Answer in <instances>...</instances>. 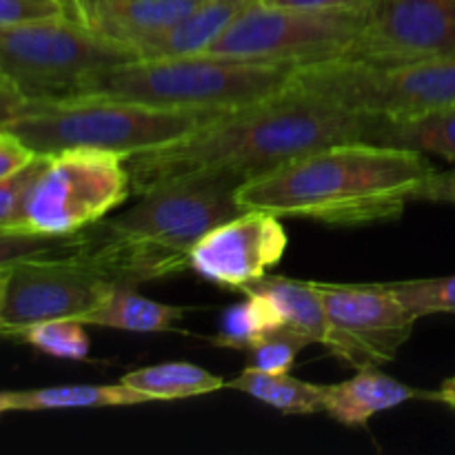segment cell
Returning a JSON list of instances; mask_svg holds the SVG:
<instances>
[{"label": "cell", "instance_id": "obj_34", "mask_svg": "<svg viewBox=\"0 0 455 455\" xmlns=\"http://www.w3.org/2000/svg\"><path fill=\"white\" fill-rule=\"evenodd\" d=\"M431 400H435V403H443V404H447V407L455 409V378H449V380H444L443 385H440L438 391H431Z\"/></svg>", "mask_w": 455, "mask_h": 455}, {"label": "cell", "instance_id": "obj_24", "mask_svg": "<svg viewBox=\"0 0 455 455\" xmlns=\"http://www.w3.org/2000/svg\"><path fill=\"white\" fill-rule=\"evenodd\" d=\"M76 234L52 235L29 227H0V271L34 258L62 256L74 247Z\"/></svg>", "mask_w": 455, "mask_h": 455}, {"label": "cell", "instance_id": "obj_16", "mask_svg": "<svg viewBox=\"0 0 455 455\" xmlns=\"http://www.w3.org/2000/svg\"><path fill=\"white\" fill-rule=\"evenodd\" d=\"M243 291L269 298L278 311L280 333L293 338L302 349L314 342H327V314L315 283H302L284 275H262L256 283L244 284Z\"/></svg>", "mask_w": 455, "mask_h": 455}, {"label": "cell", "instance_id": "obj_12", "mask_svg": "<svg viewBox=\"0 0 455 455\" xmlns=\"http://www.w3.org/2000/svg\"><path fill=\"white\" fill-rule=\"evenodd\" d=\"M455 58V0H371L345 60L371 65Z\"/></svg>", "mask_w": 455, "mask_h": 455}, {"label": "cell", "instance_id": "obj_2", "mask_svg": "<svg viewBox=\"0 0 455 455\" xmlns=\"http://www.w3.org/2000/svg\"><path fill=\"white\" fill-rule=\"evenodd\" d=\"M435 172L427 156L376 142H340L309 151L274 172L243 182V209L311 218L338 227L395 220L418 187Z\"/></svg>", "mask_w": 455, "mask_h": 455}, {"label": "cell", "instance_id": "obj_22", "mask_svg": "<svg viewBox=\"0 0 455 455\" xmlns=\"http://www.w3.org/2000/svg\"><path fill=\"white\" fill-rule=\"evenodd\" d=\"M132 389L149 395L151 400H185L196 395L213 394L227 385L222 378L212 376L203 367L191 363H164L154 367L136 369L120 378Z\"/></svg>", "mask_w": 455, "mask_h": 455}, {"label": "cell", "instance_id": "obj_18", "mask_svg": "<svg viewBox=\"0 0 455 455\" xmlns=\"http://www.w3.org/2000/svg\"><path fill=\"white\" fill-rule=\"evenodd\" d=\"M154 403L149 395L118 385H67L44 389L0 391V413L4 411H52V409H98L133 407Z\"/></svg>", "mask_w": 455, "mask_h": 455}, {"label": "cell", "instance_id": "obj_17", "mask_svg": "<svg viewBox=\"0 0 455 455\" xmlns=\"http://www.w3.org/2000/svg\"><path fill=\"white\" fill-rule=\"evenodd\" d=\"M251 0H203L194 12L138 49L140 58L198 56Z\"/></svg>", "mask_w": 455, "mask_h": 455}, {"label": "cell", "instance_id": "obj_32", "mask_svg": "<svg viewBox=\"0 0 455 455\" xmlns=\"http://www.w3.org/2000/svg\"><path fill=\"white\" fill-rule=\"evenodd\" d=\"M34 158V151L27 149L16 136H12L7 132H0V178L18 172V169L25 167Z\"/></svg>", "mask_w": 455, "mask_h": 455}, {"label": "cell", "instance_id": "obj_6", "mask_svg": "<svg viewBox=\"0 0 455 455\" xmlns=\"http://www.w3.org/2000/svg\"><path fill=\"white\" fill-rule=\"evenodd\" d=\"M138 58L133 49L93 34L69 13L0 27V78L29 102L84 98L98 76Z\"/></svg>", "mask_w": 455, "mask_h": 455}, {"label": "cell", "instance_id": "obj_5", "mask_svg": "<svg viewBox=\"0 0 455 455\" xmlns=\"http://www.w3.org/2000/svg\"><path fill=\"white\" fill-rule=\"evenodd\" d=\"M218 114L164 109L118 98L87 96L65 102H34L29 114L4 132L36 156L67 149H98L129 156L160 149L189 136Z\"/></svg>", "mask_w": 455, "mask_h": 455}, {"label": "cell", "instance_id": "obj_20", "mask_svg": "<svg viewBox=\"0 0 455 455\" xmlns=\"http://www.w3.org/2000/svg\"><path fill=\"white\" fill-rule=\"evenodd\" d=\"M367 142L440 156L455 164V109L435 111L407 120H378Z\"/></svg>", "mask_w": 455, "mask_h": 455}, {"label": "cell", "instance_id": "obj_31", "mask_svg": "<svg viewBox=\"0 0 455 455\" xmlns=\"http://www.w3.org/2000/svg\"><path fill=\"white\" fill-rule=\"evenodd\" d=\"M269 7L309 9V12H364L371 0H258Z\"/></svg>", "mask_w": 455, "mask_h": 455}, {"label": "cell", "instance_id": "obj_35", "mask_svg": "<svg viewBox=\"0 0 455 455\" xmlns=\"http://www.w3.org/2000/svg\"><path fill=\"white\" fill-rule=\"evenodd\" d=\"M4 287H7V271H0V314H3V302H4Z\"/></svg>", "mask_w": 455, "mask_h": 455}, {"label": "cell", "instance_id": "obj_4", "mask_svg": "<svg viewBox=\"0 0 455 455\" xmlns=\"http://www.w3.org/2000/svg\"><path fill=\"white\" fill-rule=\"evenodd\" d=\"M291 65L243 58H138L98 76L87 96L118 98L164 109L225 114L287 89ZM84 96V98H87Z\"/></svg>", "mask_w": 455, "mask_h": 455}, {"label": "cell", "instance_id": "obj_29", "mask_svg": "<svg viewBox=\"0 0 455 455\" xmlns=\"http://www.w3.org/2000/svg\"><path fill=\"white\" fill-rule=\"evenodd\" d=\"M67 16L65 0H0V27Z\"/></svg>", "mask_w": 455, "mask_h": 455}, {"label": "cell", "instance_id": "obj_1", "mask_svg": "<svg viewBox=\"0 0 455 455\" xmlns=\"http://www.w3.org/2000/svg\"><path fill=\"white\" fill-rule=\"evenodd\" d=\"M378 120L287 84L265 100L218 114L178 142L124 158L132 196L196 178L253 180L309 151L367 142Z\"/></svg>", "mask_w": 455, "mask_h": 455}, {"label": "cell", "instance_id": "obj_7", "mask_svg": "<svg viewBox=\"0 0 455 455\" xmlns=\"http://www.w3.org/2000/svg\"><path fill=\"white\" fill-rule=\"evenodd\" d=\"M289 87L305 89L369 118H418L455 109V58L407 65H371L338 58L296 67Z\"/></svg>", "mask_w": 455, "mask_h": 455}, {"label": "cell", "instance_id": "obj_26", "mask_svg": "<svg viewBox=\"0 0 455 455\" xmlns=\"http://www.w3.org/2000/svg\"><path fill=\"white\" fill-rule=\"evenodd\" d=\"M398 300L416 318L434 314H455V275L387 283Z\"/></svg>", "mask_w": 455, "mask_h": 455}, {"label": "cell", "instance_id": "obj_14", "mask_svg": "<svg viewBox=\"0 0 455 455\" xmlns=\"http://www.w3.org/2000/svg\"><path fill=\"white\" fill-rule=\"evenodd\" d=\"M67 13L123 47L138 49L194 12L203 0H65Z\"/></svg>", "mask_w": 455, "mask_h": 455}, {"label": "cell", "instance_id": "obj_28", "mask_svg": "<svg viewBox=\"0 0 455 455\" xmlns=\"http://www.w3.org/2000/svg\"><path fill=\"white\" fill-rule=\"evenodd\" d=\"M298 351H302V347L293 338L275 333L251 351V367L267 373H289L296 363Z\"/></svg>", "mask_w": 455, "mask_h": 455}, {"label": "cell", "instance_id": "obj_25", "mask_svg": "<svg viewBox=\"0 0 455 455\" xmlns=\"http://www.w3.org/2000/svg\"><path fill=\"white\" fill-rule=\"evenodd\" d=\"M87 324L78 320H47L27 327L20 333V340L31 345L43 354L62 360H84L89 355V336L84 333Z\"/></svg>", "mask_w": 455, "mask_h": 455}, {"label": "cell", "instance_id": "obj_23", "mask_svg": "<svg viewBox=\"0 0 455 455\" xmlns=\"http://www.w3.org/2000/svg\"><path fill=\"white\" fill-rule=\"evenodd\" d=\"M280 333L278 311L269 298L247 293V300L229 307L222 315L220 331L213 338V345L222 349H235L251 354L267 338Z\"/></svg>", "mask_w": 455, "mask_h": 455}, {"label": "cell", "instance_id": "obj_33", "mask_svg": "<svg viewBox=\"0 0 455 455\" xmlns=\"http://www.w3.org/2000/svg\"><path fill=\"white\" fill-rule=\"evenodd\" d=\"M31 107H34V102L22 98L12 83L0 78V132H4L9 124L16 123L25 114H29Z\"/></svg>", "mask_w": 455, "mask_h": 455}, {"label": "cell", "instance_id": "obj_21", "mask_svg": "<svg viewBox=\"0 0 455 455\" xmlns=\"http://www.w3.org/2000/svg\"><path fill=\"white\" fill-rule=\"evenodd\" d=\"M225 387L243 391L287 416H309V413L324 411V387L298 380L289 373H267L256 367H247Z\"/></svg>", "mask_w": 455, "mask_h": 455}, {"label": "cell", "instance_id": "obj_27", "mask_svg": "<svg viewBox=\"0 0 455 455\" xmlns=\"http://www.w3.org/2000/svg\"><path fill=\"white\" fill-rule=\"evenodd\" d=\"M47 156H36L18 172L0 178V227H25V200Z\"/></svg>", "mask_w": 455, "mask_h": 455}, {"label": "cell", "instance_id": "obj_11", "mask_svg": "<svg viewBox=\"0 0 455 455\" xmlns=\"http://www.w3.org/2000/svg\"><path fill=\"white\" fill-rule=\"evenodd\" d=\"M116 284L65 256L18 262L7 271L0 336H20L47 320H78L96 309Z\"/></svg>", "mask_w": 455, "mask_h": 455}, {"label": "cell", "instance_id": "obj_10", "mask_svg": "<svg viewBox=\"0 0 455 455\" xmlns=\"http://www.w3.org/2000/svg\"><path fill=\"white\" fill-rule=\"evenodd\" d=\"M327 314L324 347L354 369L391 363L411 338L416 315L398 300L389 284L315 283Z\"/></svg>", "mask_w": 455, "mask_h": 455}, {"label": "cell", "instance_id": "obj_8", "mask_svg": "<svg viewBox=\"0 0 455 455\" xmlns=\"http://www.w3.org/2000/svg\"><path fill=\"white\" fill-rule=\"evenodd\" d=\"M364 12H309L251 0L204 53L291 67L338 60L363 31Z\"/></svg>", "mask_w": 455, "mask_h": 455}, {"label": "cell", "instance_id": "obj_19", "mask_svg": "<svg viewBox=\"0 0 455 455\" xmlns=\"http://www.w3.org/2000/svg\"><path fill=\"white\" fill-rule=\"evenodd\" d=\"M182 315H185L182 307L163 305V302L138 296L133 287L116 284L107 293L105 300L87 315H83L80 323L92 324V327L118 329V331L167 333L173 331Z\"/></svg>", "mask_w": 455, "mask_h": 455}, {"label": "cell", "instance_id": "obj_30", "mask_svg": "<svg viewBox=\"0 0 455 455\" xmlns=\"http://www.w3.org/2000/svg\"><path fill=\"white\" fill-rule=\"evenodd\" d=\"M427 200V203H449L455 204V167L447 172L435 169L413 194V203Z\"/></svg>", "mask_w": 455, "mask_h": 455}, {"label": "cell", "instance_id": "obj_9", "mask_svg": "<svg viewBox=\"0 0 455 455\" xmlns=\"http://www.w3.org/2000/svg\"><path fill=\"white\" fill-rule=\"evenodd\" d=\"M132 196L123 156L67 149L47 156L25 200V227L69 235L102 220Z\"/></svg>", "mask_w": 455, "mask_h": 455}, {"label": "cell", "instance_id": "obj_13", "mask_svg": "<svg viewBox=\"0 0 455 455\" xmlns=\"http://www.w3.org/2000/svg\"><path fill=\"white\" fill-rule=\"evenodd\" d=\"M287 243L280 216L244 209L198 240L191 249L189 269L220 287L243 289L283 260Z\"/></svg>", "mask_w": 455, "mask_h": 455}, {"label": "cell", "instance_id": "obj_3", "mask_svg": "<svg viewBox=\"0 0 455 455\" xmlns=\"http://www.w3.org/2000/svg\"><path fill=\"white\" fill-rule=\"evenodd\" d=\"M240 185L234 178L160 185L138 196L120 216L78 231L62 256L124 287L180 274L189 269L191 249L207 231L244 212L235 200Z\"/></svg>", "mask_w": 455, "mask_h": 455}, {"label": "cell", "instance_id": "obj_15", "mask_svg": "<svg viewBox=\"0 0 455 455\" xmlns=\"http://www.w3.org/2000/svg\"><path fill=\"white\" fill-rule=\"evenodd\" d=\"M413 398L431 400V391L413 389L378 369H360L351 380L324 387V413L345 427H363Z\"/></svg>", "mask_w": 455, "mask_h": 455}]
</instances>
